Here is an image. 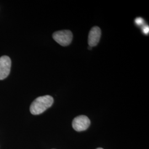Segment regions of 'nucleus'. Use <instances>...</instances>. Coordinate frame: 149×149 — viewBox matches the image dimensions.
Here are the masks:
<instances>
[{
  "instance_id": "obj_2",
  "label": "nucleus",
  "mask_w": 149,
  "mask_h": 149,
  "mask_svg": "<svg viewBox=\"0 0 149 149\" xmlns=\"http://www.w3.org/2000/svg\"><path fill=\"white\" fill-rule=\"evenodd\" d=\"M53 38L54 40L60 45L66 47L71 43L73 35L72 32L69 30H63L54 32Z\"/></svg>"
},
{
  "instance_id": "obj_9",
  "label": "nucleus",
  "mask_w": 149,
  "mask_h": 149,
  "mask_svg": "<svg viewBox=\"0 0 149 149\" xmlns=\"http://www.w3.org/2000/svg\"><path fill=\"white\" fill-rule=\"evenodd\" d=\"M102 149V148H97V149Z\"/></svg>"
},
{
  "instance_id": "obj_3",
  "label": "nucleus",
  "mask_w": 149,
  "mask_h": 149,
  "mask_svg": "<svg viewBox=\"0 0 149 149\" xmlns=\"http://www.w3.org/2000/svg\"><path fill=\"white\" fill-rule=\"evenodd\" d=\"M90 120L85 116H80L74 118L72 122V127L77 132L87 130L90 125Z\"/></svg>"
},
{
  "instance_id": "obj_5",
  "label": "nucleus",
  "mask_w": 149,
  "mask_h": 149,
  "mask_svg": "<svg viewBox=\"0 0 149 149\" xmlns=\"http://www.w3.org/2000/svg\"><path fill=\"white\" fill-rule=\"evenodd\" d=\"M101 36V31L98 27H94L91 29L88 39V43L91 47H95L100 42Z\"/></svg>"
},
{
  "instance_id": "obj_1",
  "label": "nucleus",
  "mask_w": 149,
  "mask_h": 149,
  "mask_svg": "<svg viewBox=\"0 0 149 149\" xmlns=\"http://www.w3.org/2000/svg\"><path fill=\"white\" fill-rule=\"evenodd\" d=\"M53 98L49 95L38 97L32 102L30 107V112L33 115L43 113L53 105Z\"/></svg>"
},
{
  "instance_id": "obj_7",
  "label": "nucleus",
  "mask_w": 149,
  "mask_h": 149,
  "mask_svg": "<svg viewBox=\"0 0 149 149\" xmlns=\"http://www.w3.org/2000/svg\"><path fill=\"white\" fill-rule=\"evenodd\" d=\"M143 32L145 34L148 33V32H149V27L148 26H145L143 28Z\"/></svg>"
},
{
  "instance_id": "obj_8",
  "label": "nucleus",
  "mask_w": 149,
  "mask_h": 149,
  "mask_svg": "<svg viewBox=\"0 0 149 149\" xmlns=\"http://www.w3.org/2000/svg\"><path fill=\"white\" fill-rule=\"evenodd\" d=\"M92 47H91L90 46H89V47H88V49H89V50H91V49H92Z\"/></svg>"
},
{
  "instance_id": "obj_6",
  "label": "nucleus",
  "mask_w": 149,
  "mask_h": 149,
  "mask_svg": "<svg viewBox=\"0 0 149 149\" xmlns=\"http://www.w3.org/2000/svg\"><path fill=\"white\" fill-rule=\"evenodd\" d=\"M135 22H136V23L140 25V24H142V23L143 22V19H142L141 18H137V19L135 20Z\"/></svg>"
},
{
  "instance_id": "obj_4",
  "label": "nucleus",
  "mask_w": 149,
  "mask_h": 149,
  "mask_svg": "<svg viewBox=\"0 0 149 149\" xmlns=\"http://www.w3.org/2000/svg\"><path fill=\"white\" fill-rule=\"evenodd\" d=\"M11 67V59L7 56L0 58V80L6 79L10 74Z\"/></svg>"
}]
</instances>
